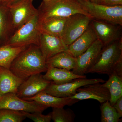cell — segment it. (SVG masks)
<instances>
[{"label":"cell","mask_w":122,"mask_h":122,"mask_svg":"<svg viewBox=\"0 0 122 122\" xmlns=\"http://www.w3.org/2000/svg\"><path fill=\"white\" fill-rule=\"evenodd\" d=\"M10 69L25 80L32 75L46 72L47 66L39 46L31 45L16 57Z\"/></svg>","instance_id":"6da1fadb"},{"label":"cell","mask_w":122,"mask_h":122,"mask_svg":"<svg viewBox=\"0 0 122 122\" xmlns=\"http://www.w3.org/2000/svg\"><path fill=\"white\" fill-rule=\"evenodd\" d=\"M115 73L122 77V39L103 46L93 65L87 72L110 75Z\"/></svg>","instance_id":"7a4b0ae2"},{"label":"cell","mask_w":122,"mask_h":122,"mask_svg":"<svg viewBox=\"0 0 122 122\" xmlns=\"http://www.w3.org/2000/svg\"><path fill=\"white\" fill-rule=\"evenodd\" d=\"M37 10L39 22L50 18L68 17L76 14L91 17L77 0H52L46 3L42 2Z\"/></svg>","instance_id":"3957f363"},{"label":"cell","mask_w":122,"mask_h":122,"mask_svg":"<svg viewBox=\"0 0 122 122\" xmlns=\"http://www.w3.org/2000/svg\"><path fill=\"white\" fill-rule=\"evenodd\" d=\"M41 33L38 13L15 31L4 45L12 47L39 46Z\"/></svg>","instance_id":"277c9868"},{"label":"cell","mask_w":122,"mask_h":122,"mask_svg":"<svg viewBox=\"0 0 122 122\" xmlns=\"http://www.w3.org/2000/svg\"><path fill=\"white\" fill-rule=\"evenodd\" d=\"M78 1L93 19L122 26V5L109 6L93 3L89 0Z\"/></svg>","instance_id":"5b68a950"},{"label":"cell","mask_w":122,"mask_h":122,"mask_svg":"<svg viewBox=\"0 0 122 122\" xmlns=\"http://www.w3.org/2000/svg\"><path fill=\"white\" fill-rule=\"evenodd\" d=\"M33 0H18L7 6L11 16L12 34L38 13L37 9L33 5Z\"/></svg>","instance_id":"8992f818"},{"label":"cell","mask_w":122,"mask_h":122,"mask_svg":"<svg viewBox=\"0 0 122 122\" xmlns=\"http://www.w3.org/2000/svg\"><path fill=\"white\" fill-rule=\"evenodd\" d=\"M93 18L82 14H76L68 17L61 38L69 46L81 36L89 26Z\"/></svg>","instance_id":"52a82bcc"},{"label":"cell","mask_w":122,"mask_h":122,"mask_svg":"<svg viewBox=\"0 0 122 122\" xmlns=\"http://www.w3.org/2000/svg\"><path fill=\"white\" fill-rule=\"evenodd\" d=\"M106 81L100 78H79L61 85L55 84L51 81L50 85L44 92L46 93L59 97H69L76 93L78 88L85 85L104 83Z\"/></svg>","instance_id":"ba28073f"},{"label":"cell","mask_w":122,"mask_h":122,"mask_svg":"<svg viewBox=\"0 0 122 122\" xmlns=\"http://www.w3.org/2000/svg\"><path fill=\"white\" fill-rule=\"evenodd\" d=\"M47 107L34 101L20 98L16 94L9 93L0 97V109H6L30 113H42Z\"/></svg>","instance_id":"9c48e42d"},{"label":"cell","mask_w":122,"mask_h":122,"mask_svg":"<svg viewBox=\"0 0 122 122\" xmlns=\"http://www.w3.org/2000/svg\"><path fill=\"white\" fill-rule=\"evenodd\" d=\"M103 46L102 42L96 39L87 50L76 58V66L72 72L79 75L87 74L95 63Z\"/></svg>","instance_id":"30bf717a"},{"label":"cell","mask_w":122,"mask_h":122,"mask_svg":"<svg viewBox=\"0 0 122 122\" xmlns=\"http://www.w3.org/2000/svg\"><path fill=\"white\" fill-rule=\"evenodd\" d=\"M51 81L46 80L41 74L29 77L20 85L16 95L20 98H28L44 91L50 85Z\"/></svg>","instance_id":"8fae6325"},{"label":"cell","mask_w":122,"mask_h":122,"mask_svg":"<svg viewBox=\"0 0 122 122\" xmlns=\"http://www.w3.org/2000/svg\"><path fill=\"white\" fill-rule=\"evenodd\" d=\"M41 32L39 46L46 61L58 53L67 52L68 46L61 37Z\"/></svg>","instance_id":"7c38bea8"},{"label":"cell","mask_w":122,"mask_h":122,"mask_svg":"<svg viewBox=\"0 0 122 122\" xmlns=\"http://www.w3.org/2000/svg\"><path fill=\"white\" fill-rule=\"evenodd\" d=\"M79 100L93 99L100 103L109 101L110 94L108 90L100 83L85 85L78 88L74 95L69 97Z\"/></svg>","instance_id":"4fadbf2b"},{"label":"cell","mask_w":122,"mask_h":122,"mask_svg":"<svg viewBox=\"0 0 122 122\" xmlns=\"http://www.w3.org/2000/svg\"><path fill=\"white\" fill-rule=\"evenodd\" d=\"M91 21L97 38L102 42L104 46L119 40L120 32L116 25L95 19Z\"/></svg>","instance_id":"5bb4252c"},{"label":"cell","mask_w":122,"mask_h":122,"mask_svg":"<svg viewBox=\"0 0 122 122\" xmlns=\"http://www.w3.org/2000/svg\"><path fill=\"white\" fill-rule=\"evenodd\" d=\"M97 39L90 24L85 32L73 43L68 46L67 52L75 58L85 52Z\"/></svg>","instance_id":"9a60e30c"},{"label":"cell","mask_w":122,"mask_h":122,"mask_svg":"<svg viewBox=\"0 0 122 122\" xmlns=\"http://www.w3.org/2000/svg\"><path fill=\"white\" fill-rule=\"evenodd\" d=\"M28 101H34L40 105L48 108H60L66 106H72L79 100L70 97L61 98L56 97L41 92L35 96L24 99Z\"/></svg>","instance_id":"2e32d148"},{"label":"cell","mask_w":122,"mask_h":122,"mask_svg":"<svg viewBox=\"0 0 122 122\" xmlns=\"http://www.w3.org/2000/svg\"><path fill=\"white\" fill-rule=\"evenodd\" d=\"M24 81L10 69L0 66V97L9 93L16 94L18 87Z\"/></svg>","instance_id":"e0dca14e"},{"label":"cell","mask_w":122,"mask_h":122,"mask_svg":"<svg viewBox=\"0 0 122 122\" xmlns=\"http://www.w3.org/2000/svg\"><path fill=\"white\" fill-rule=\"evenodd\" d=\"M43 78L48 81H52L55 84L61 85L71 81L73 79L79 78H86L85 75H79L75 74L72 71L65 69L52 67H47L45 74Z\"/></svg>","instance_id":"ac0fdd59"},{"label":"cell","mask_w":122,"mask_h":122,"mask_svg":"<svg viewBox=\"0 0 122 122\" xmlns=\"http://www.w3.org/2000/svg\"><path fill=\"white\" fill-rule=\"evenodd\" d=\"M68 18H50L39 22L41 32L61 38Z\"/></svg>","instance_id":"d6986e66"},{"label":"cell","mask_w":122,"mask_h":122,"mask_svg":"<svg viewBox=\"0 0 122 122\" xmlns=\"http://www.w3.org/2000/svg\"><path fill=\"white\" fill-rule=\"evenodd\" d=\"M47 67H54L70 70L76 65V58L67 52H62L55 55L46 61Z\"/></svg>","instance_id":"ffe728a7"},{"label":"cell","mask_w":122,"mask_h":122,"mask_svg":"<svg viewBox=\"0 0 122 122\" xmlns=\"http://www.w3.org/2000/svg\"><path fill=\"white\" fill-rule=\"evenodd\" d=\"M109 76L108 80L102 85L109 90V102L113 106L118 99L122 96V77L115 73H112Z\"/></svg>","instance_id":"44dd1931"},{"label":"cell","mask_w":122,"mask_h":122,"mask_svg":"<svg viewBox=\"0 0 122 122\" xmlns=\"http://www.w3.org/2000/svg\"><path fill=\"white\" fill-rule=\"evenodd\" d=\"M28 46L12 47L4 45L0 47V66L10 69L16 57Z\"/></svg>","instance_id":"7402d4cb"},{"label":"cell","mask_w":122,"mask_h":122,"mask_svg":"<svg viewBox=\"0 0 122 122\" xmlns=\"http://www.w3.org/2000/svg\"><path fill=\"white\" fill-rule=\"evenodd\" d=\"M12 34L10 13L8 7L2 4V5H0V40L5 37L8 41Z\"/></svg>","instance_id":"603a6c76"},{"label":"cell","mask_w":122,"mask_h":122,"mask_svg":"<svg viewBox=\"0 0 122 122\" xmlns=\"http://www.w3.org/2000/svg\"><path fill=\"white\" fill-rule=\"evenodd\" d=\"M101 121L102 122H118L122 118L109 101L101 103Z\"/></svg>","instance_id":"cb8c5ba5"},{"label":"cell","mask_w":122,"mask_h":122,"mask_svg":"<svg viewBox=\"0 0 122 122\" xmlns=\"http://www.w3.org/2000/svg\"><path fill=\"white\" fill-rule=\"evenodd\" d=\"M52 120L54 122H74L75 115L73 111L70 109H65L63 107L53 108L51 112Z\"/></svg>","instance_id":"d4e9b609"},{"label":"cell","mask_w":122,"mask_h":122,"mask_svg":"<svg viewBox=\"0 0 122 122\" xmlns=\"http://www.w3.org/2000/svg\"><path fill=\"white\" fill-rule=\"evenodd\" d=\"M26 118L22 111L0 109V122H21Z\"/></svg>","instance_id":"484cf974"},{"label":"cell","mask_w":122,"mask_h":122,"mask_svg":"<svg viewBox=\"0 0 122 122\" xmlns=\"http://www.w3.org/2000/svg\"><path fill=\"white\" fill-rule=\"evenodd\" d=\"M26 118L32 120L35 122H50L52 120L51 113L46 115L42 114L41 112L31 113L26 112L22 111Z\"/></svg>","instance_id":"4316f807"},{"label":"cell","mask_w":122,"mask_h":122,"mask_svg":"<svg viewBox=\"0 0 122 122\" xmlns=\"http://www.w3.org/2000/svg\"><path fill=\"white\" fill-rule=\"evenodd\" d=\"M102 4L109 6L122 5V0H102Z\"/></svg>","instance_id":"83f0119b"},{"label":"cell","mask_w":122,"mask_h":122,"mask_svg":"<svg viewBox=\"0 0 122 122\" xmlns=\"http://www.w3.org/2000/svg\"><path fill=\"white\" fill-rule=\"evenodd\" d=\"M113 106L115 108L117 112L122 116V96L118 99Z\"/></svg>","instance_id":"f1b7e54d"},{"label":"cell","mask_w":122,"mask_h":122,"mask_svg":"<svg viewBox=\"0 0 122 122\" xmlns=\"http://www.w3.org/2000/svg\"><path fill=\"white\" fill-rule=\"evenodd\" d=\"M18 0H4L3 2V4L8 6L9 5L12 4L14 2L17 1Z\"/></svg>","instance_id":"f546056e"},{"label":"cell","mask_w":122,"mask_h":122,"mask_svg":"<svg viewBox=\"0 0 122 122\" xmlns=\"http://www.w3.org/2000/svg\"><path fill=\"white\" fill-rule=\"evenodd\" d=\"M90 1L96 4H101L102 0H89Z\"/></svg>","instance_id":"4dcf8cb0"},{"label":"cell","mask_w":122,"mask_h":122,"mask_svg":"<svg viewBox=\"0 0 122 122\" xmlns=\"http://www.w3.org/2000/svg\"><path fill=\"white\" fill-rule=\"evenodd\" d=\"M51 0H43L42 2H45V3H46V2H49Z\"/></svg>","instance_id":"1f68e13d"},{"label":"cell","mask_w":122,"mask_h":122,"mask_svg":"<svg viewBox=\"0 0 122 122\" xmlns=\"http://www.w3.org/2000/svg\"><path fill=\"white\" fill-rule=\"evenodd\" d=\"M4 0H0V4H3Z\"/></svg>","instance_id":"d6a6232c"},{"label":"cell","mask_w":122,"mask_h":122,"mask_svg":"<svg viewBox=\"0 0 122 122\" xmlns=\"http://www.w3.org/2000/svg\"></svg>","instance_id":"836d02e7"}]
</instances>
